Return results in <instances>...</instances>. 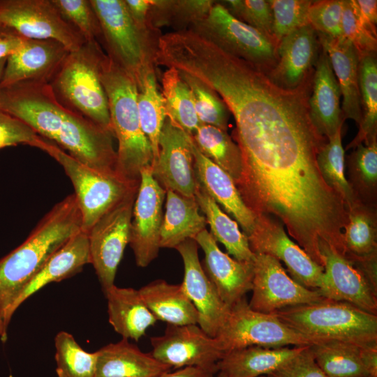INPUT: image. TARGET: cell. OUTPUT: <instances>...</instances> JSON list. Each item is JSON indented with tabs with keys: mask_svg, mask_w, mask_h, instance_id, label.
Wrapping results in <instances>:
<instances>
[{
	"mask_svg": "<svg viewBox=\"0 0 377 377\" xmlns=\"http://www.w3.org/2000/svg\"><path fill=\"white\" fill-rule=\"evenodd\" d=\"M82 225L76 198L73 193L68 195L44 215L20 245L0 259L2 322L20 290L53 253L82 229Z\"/></svg>",
	"mask_w": 377,
	"mask_h": 377,
	"instance_id": "6da1fadb",
	"label": "cell"
},
{
	"mask_svg": "<svg viewBox=\"0 0 377 377\" xmlns=\"http://www.w3.org/2000/svg\"><path fill=\"white\" fill-rule=\"evenodd\" d=\"M195 240L205 255L202 267L224 304L230 308L246 297L252 289L253 262L239 261L223 252L207 229Z\"/></svg>",
	"mask_w": 377,
	"mask_h": 377,
	"instance_id": "ac0fdd59",
	"label": "cell"
},
{
	"mask_svg": "<svg viewBox=\"0 0 377 377\" xmlns=\"http://www.w3.org/2000/svg\"><path fill=\"white\" fill-rule=\"evenodd\" d=\"M252 296L249 306L259 312L274 313L281 309L320 301V291L303 286L290 277L275 258L254 253Z\"/></svg>",
	"mask_w": 377,
	"mask_h": 377,
	"instance_id": "8fae6325",
	"label": "cell"
},
{
	"mask_svg": "<svg viewBox=\"0 0 377 377\" xmlns=\"http://www.w3.org/2000/svg\"><path fill=\"white\" fill-rule=\"evenodd\" d=\"M138 290L157 320L173 325H198V311L181 283L172 284L158 279Z\"/></svg>",
	"mask_w": 377,
	"mask_h": 377,
	"instance_id": "f1b7e54d",
	"label": "cell"
},
{
	"mask_svg": "<svg viewBox=\"0 0 377 377\" xmlns=\"http://www.w3.org/2000/svg\"><path fill=\"white\" fill-rule=\"evenodd\" d=\"M35 147L58 162L71 179L82 216V230L86 232L105 213L138 191L139 184L129 182L116 172L95 170L45 138L41 137Z\"/></svg>",
	"mask_w": 377,
	"mask_h": 377,
	"instance_id": "5b68a950",
	"label": "cell"
},
{
	"mask_svg": "<svg viewBox=\"0 0 377 377\" xmlns=\"http://www.w3.org/2000/svg\"><path fill=\"white\" fill-rule=\"evenodd\" d=\"M221 2L235 17L257 29L276 44L273 35L272 12L268 0H226Z\"/></svg>",
	"mask_w": 377,
	"mask_h": 377,
	"instance_id": "7bdbcfd3",
	"label": "cell"
},
{
	"mask_svg": "<svg viewBox=\"0 0 377 377\" xmlns=\"http://www.w3.org/2000/svg\"><path fill=\"white\" fill-rule=\"evenodd\" d=\"M25 38L15 31L3 28L0 31V59L6 58L15 52L22 45Z\"/></svg>",
	"mask_w": 377,
	"mask_h": 377,
	"instance_id": "816d5d0a",
	"label": "cell"
},
{
	"mask_svg": "<svg viewBox=\"0 0 377 377\" xmlns=\"http://www.w3.org/2000/svg\"><path fill=\"white\" fill-rule=\"evenodd\" d=\"M361 362L371 377H377V343L360 347Z\"/></svg>",
	"mask_w": 377,
	"mask_h": 377,
	"instance_id": "f5cc1de1",
	"label": "cell"
},
{
	"mask_svg": "<svg viewBox=\"0 0 377 377\" xmlns=\"http://www.w3.org/2000/svg\"><path fill=\"white\" fill-rule=\"evenodd\" d=\"M68 52L53 40L25 38L7 57L1 88L24 81L50 82Z\"/></svg>",
	"mask_w": 377,
	"mask_h": 377,
	"instance_id": "ffe728a7",
	"label": "cell"
},
{
	"mask_svg": "<svg viewBox=\"0 0 377 377\" xmlns=\"http://www.w3.org/2000/svg\"><path fill=\"white\" fill-rule=\"evenodd\" d=\"M152 0H124L126 9L136 26L145 32L154 33L149 22Z\"/></svg>",
	"mask_w": 377,
	"mask_h": 377,
	"instance_id": "681fc988",
	"label": "cell"
},
{
	"mask_svg": "<svg viewBox=\"0 0 377 377\" xmlns=\"http://www.w3.org/2000/svg\"><path fill=\"white\" fill-rule=\"evenodd\" d=\"M105 54L98 41H87L68 52L49 84L65 108L112 131L101 77Z\"/></svg>",
	"mask_w": 377,
	"mask_h": 377,
	"instance_id": "277c9868",
	"label": "cell"
},
{
	"mask_svg": "<svg viewBox=\"0 0 377 377\" xmlns=\"http://www.w3.org/2000/svg\"><path fill=\"white\" fill-rule=\"evenodd\" d=\"M198 246L195 240L190 239L175 248L184 263V274L181 284L198 311V325L209 336L216 337L229 308L205 274L198 258Z\"/></svg>",
	"mask_w": 377,
	"mask_h": 377,
	"instance_id": "2e32d148",
	"label": "cell"
},
{
	"mask_svg": "<svg viewBox=\"0 0 377 377\" xmlns=\"http://www.w3.org/2000/svg\"><path fill=\"white\" fill-rule=\"evenodd\" d=\"M353 7L364 24L376 35L377 1L351 0Z\"/></svg>",
	"mask_w": 377,
	"mask_h": 377,
	"instance_id": "f907efd6",
	"label": "cell"
},
{
	"mask_svg": "<svg viewBox=\"0 0 377 377\" xmlns=\"http://www.w3.org/2000/svg\"><path fill=\"white\" fill-rule=\"evenodd\" d=\"M302 347L252 346L233 350L224 353L219 360L218 372L226 377L267 376L295 355Z\"/></svg>",
	"mask_w": 377,
	"mask_h": 377,
	"instance_id": "4316f807",
	"label": "cell"
},
{
	"mask_svg": "<svg viewBox=\"0 0 377 377\" xmlns=\"http://www.w3.org/2000/svg\"><path fill=\"white\" fill-rule=\"evenodd\" d=\"M318 39L310 24L304 25L285 36L276 47L277 62L267 73L277 85L296 89L309 78V71L316 64Z\"/></svg>",
	"mask_w": 377,
	"mask_h": 377,
	"instance_id": "44dd1931",
	"label": "cell"
},
{
	"mask_svg": "<svg viewBox=\"0 0 377 377\" xmlns=\"http://www.w3.org/2000/svg\"><path fill=\"white\" fill-rule=\"evenodd\" d=\"M324 261L323 282L318 289L328 300L350 303L377 315V290L362 272L346 257L327 245H321Z\"/></svg>",
	"mask_w": 377,
	"mask_h": 377,
	"instance_id": "e0dca14e",
	"label": "cell"
},
{
	"mask_svg": "<svg viewBox=\"0 0 377 377\" xmlns=\"http://www.w3.org/2000/svg\"><path fill=\"white\" fill-rule=\"evenodd\" d=\"M224 353L248 346L280 348L311 346L312 342L274 313L252 309L244 297L229 308L215 337Z\"/></svg>",
	"mask_w": 377,
	"mask_h": 377,
	"instance_id": "ba28073f",
	"label": "cell"
},
{
	"mask_svg": "<svg viewBox=\"0 0 377 377\" xmlns=\"http://www.w3.org/2000/svg\"><path fill=\"white\" fill-rule=\"evenodd\" d=\"M355 148L350 158L353 175L362 187L374 189L377 182L376 139Z\"/></svg>",
	"mask_w": 377,
	"mask_h": 377,
	"instance_id": "bcb514c9",
	"label": "cell"
},
{
	"mask_svg": "<svg viewBox=\"0 0 377 377\" xmlns=\"http://www.w3.org/2000/svg\"><path fill=\"white\" fill-rule=\"evenodd\" d=\"M7 331L3 322L0 320V337L2 341H6L7 339Z\"/></svg>",
	"mask_w": 377,
	"mask_h": 377,
	"instance_id": "11a10c76",
	"label": "cell"
},
{
	"mask_svg": "<svg viewBox=\"0 0 377 377\" xmlns=\"http://www.w3.org/2000/svg\"><path fill=\"white\" fill-rule=\"evenodd\" d=\"M161 82L166 117L192 135L201 123L189 88L174 68H168L163 73Z\"/></svg>",
	"mask_w": 377,
	"mask_h": 377,
	"instance_id": "e575fe53",
	"label": "cell"
},
{
	"mask_svg": "<svg viewBox=\"0 0 377 377\" xmlns=\"http://www.w3.org/2000/svg\"><path fill=\"white\" fill-rule=\"evenodd\" d=\"M6 59H7V57L0 59V89H1V79L3 76V70L6 66Z\"/></svg>",
	"mask_w": 377,
	"mask_h": 377,
	"instance_id": "9f6ffc18",
	"label": "cell"
},
{
	"mask_svg": "<svg viewBox=\"0 0 377 377\" xmlns=\"http://www.w3.org/2000/svg\"><path fill=\"white\" fill-rule=\"evenodd\" d=\"M343 0L313 1L308 13L309 24L317 34L342 37Z\"/></svg>",
	"mask_w": 377,
	"mask_h": 377,
	"instance_id": "f6af8a7d",
	"label": "cell"
},
{
	"mask_svg": "<svg viewBox=\"0 0 377 377\" xmlns=\"http://www.w3.org/2000/svg\"><path fill=\"white\" fill-rule=\"evenodd\" d=\"M267 377H327L316 363L309 346H305L293 357Z\"/></svg>",
	"mask_w": 377,
	"mask_h": 377,
	"instance_id": "c3c4849f",
	"label": "cell"
},
{
	"mask_svg": "<svg viewBox=\"0 0 377 377\" xmlns=\"http://www.w3.org/2000/svg\"><path fill=\"white\" fill-rule=\"evenodd\" d=\"M359 88L362 118L359 131L349 147L355 148L376 139L377 128V62L376 54L360 58Z\"/></svg>",
	"mask_w": 377,
	"mask_h": 377,
	"instance_id": "d6a6232c",
	"label": "cell"
},
{
	"mask_svg": "<svg viewBox=\"0 0 377 377\" xmlns=\"http://www.w3.org/2000/svg\"><path fill=\"white\" fill-rule=\"evenodd\" d=\"M309 346L327 377H369L361 362L359 346L339 341H322Z\"/></svg>",
	"mask_w": 377,
	"mask_h": 377,
	"instance_id": "836d02e7",
	"label": "cell"
},
{
	"mask_svg": "<svg viewBox=\"0 0 377 377\" xmlns=\"http://www.w3.org/2000/svg\"><path fill=\"white\" fill-rule=\"evenodd\" d=\"M104 295L108 302L109 323L122 339L138 341L157 321L138 290L113 285Z\"/></svg>",
	"mask_w": 377,
	"mask_h": 377,
	"instance_id": "484cf974",
	"label": "cell"
},
{
	"mask_svg": "<svg viewBox=\"0 0 377 377\" xmlns=\"http://www.w3.org/2000/svg\"><path fill=\"white\" fill-rule=\"evenodd\" d=\"M89 263L88 235L81 229L53 253L20 290L4 315L3 323L6 329L8 330L15 311L29 297L52 282H59L72 276Z\"/></svg>",
	"mask_w": 377,
	"mask_h": 377,
	"instance_id": "d6986e66",
	"label": "cell"
},
{
	"mask_svg": "<svg viewBox=\"0 0 377 377\" xmlns=\"http://www.w3.org/2000/svg\"><path fill=\"white\" fill-rule=\"evenodd\" d=\"M191 147L198 183L217 204L235 219L248 237L255 228L256 216L244 202L234 180L199 151L192 137Z\"/></svg>",
	"mask_w": 377,
	"mask_h": 377,
	"instance_id": "7402d4cb",
	"label": "cell"
},
{
	"mask_svg": "<svg viewBox=\"0 0 377 377\" xmlns=\"http://www.w3.org/2000/svg\"><path fill=\"white\" fill-rule=\"evenodd\" d=\"M188 29L266 73L276 64L277 45L257 29L235 17L221 3L215 2L207 15Z\"/></svg>",
	"mask_w": 377,
	"mask_h": 377,
	"instance_id": "52a82bcc",
	"label": "cell"
},
{
	"mask_svg": "<svg viewBox=\"0 0 377 377\" xmlns=\"http://www.w3.org/2000/svg\"><path fill=\"white\" fill-rule=\"evenodd\" d=\"M273 17V35L276 44L292 31L309 24V0H268Z\"/></svg>",
	"mask_w": 377,
	"mask_h": 377,
	"instance_id": "60d3db41",
	"label": "cell"
},
{
	"mask_svg": "<svg viewBox=\"0 0 377 377\" xmlns=\"http://www.w3.org/2000/svg\"><path fill=\"white\" fill-rule=\"evenodd\" d=\"M195 198L209 226V233L216 242L224 245L228 254L239 261L253 262L255 253L250 248L247 236L241 232L236 221L223 212L198 183Z\"/></svg>",
	"mask_w": 377,
	"mask_h": 377,
	"instance_id": "f546056e",
	"label": "cell"
},
{
	"mask_svg": "<svg viewBox=\"0 0 377 377\" xmlns=\"http://www.w3.org/2000/svg\"><path fill=\"white\" fill-rule=\"evenodd\" d=\"M369 377H371V376H369Z\"/></svg>",
	"mask_w": 377,
	"mask_h": 377,
	"instance_id": "91938a15",
	"label": "cell"
},
{
	"mask_svg": "<svg viewBox=\"0 0 377 377\" xmlns=\"http://www.w3.org/2000/svg\"><path fill=\"white\" fill-rule=\"evenodd\" d=\"M40 138L27 124L0 110V149L17 145H28L35 147Z\"/></svg>",
	"mask_w": 377,
	"mask_h": 377,
	"instance_id": "7dc6e473",
	"label": "cell"
},
{
	"mask_svg": "<svg viewBox=\"0 0 377 377\" xmlns=\"http://www.w3.org/2000/svg\"><path fill=\"white\" fill-rule=\"evenodd\" d=\"M218 373H219L218 377H226L222 373H221V372H218ZM261 377H267V376H261Z\"/></svg>",
	"mask_w": 377,
	"mask_h": 377,
	"instance_id": "6f0895ef",
	"label": "cell"
},
{
	"mask_svg": "<svg viewBox=\"0 0 377 377\" xmlns=\"http://www.w3.org/2000/svg\"><path fill=\"white\" fill-rule=\"evenodd\" d=\"M191 136L205 157L227 172L235 184L239 180L242 172L241 152L227 131L201 124Z\"/></svg>",
	"mask_w": 377,
	"mask_h": 377,
	"instance_id": "4dcf8cb0",
	"label": "cell"
},
{
	"mask_svg": "<svg viewBox=\"0 0 377 377\" xmlns=\"http://www.w3.org/2000/svg\"><path fill=\"white\" fill-rule=\"evenodd\" d=\"M137 104L141 128L151 146L154 162L158 153L161 131L167 117L154 67L144 73L138 84Z\"/></svg>",
	"mask_w": 377,
	"mask_h": 377,
	"instance_id": "1f68e13d",
	"label": "cell"
},
{
	"mask_svg": "<svg viewBox=\"0 0 377 377\" xmlns=\"http://www.w3.org/2000/svg\"><path fill=\"white\" fill-rule=\"evenodd\" d=\"M98 17L107 55L130 73L138 84L154 67L158 37L140 29L131 17L124 0H90Z\"/></svg>",
	"mask_w": 377,
	"mask_h": 377,
	"instance_id": "8992f818",
	"label": "cell"
},
{
	"mask_svg": "<svg viewBox=\"0 0 377 377\" xmlns=\"http://www.w3.org/2000/svg\"><path fill=\"white\" fill-rule=\"evenodd\" d=\"M274 313L312 344L322 341H343L359 347L377 343V315L348 302L324 298Z\"/></svg>",
	"mask_w": 377,
	"mask_h": 377,
	"instance_id": "3957f363",
	"label": "cell"
},
{
	"mask_svg": "<svg viewBox=\"0 0 377 377\" xmlns=\"http://www.w3.org/2000/svg\"><path fill=\"white\" fill-rule=\"evenodd\" d=\"M215 2L210 0H152L149 14L151 26L155 30L165 24H170L176 29L175 31L188 29L207 15Z\"/></svg>",
	"mask_w": 377,
	"mask_h": 377,
	"instance_id": "8d00e7d4",
	"label": "cell"
},
{
	"mask_svg": "<svg viewBox=\"0 0 377 377\" xmlns=\"http://www.w3.org/2000/svg\"><path fill=\"white\" fill-rule=\"evenodd\" d=\"M315 64L309 116L317 132L330 138L342 128L344 121L340 107L341 94L329 57L322 47Z\"/></svg>",
	"mask_w": 377,
	"mask_h": 377,
	"instance_id": "603a6c76",
	"label": "cell"
},
{
	"mask_svg": "<svg viewBox=\"0 0 377 377\" xmlns=\"http://www.w3.org/2000/svg\"><path fill=\"white\" fill-rule=\"evenodd\" d=\"M3 28H4V27H3V26L1 24V22H0V31H1V30H3Z\"/></svg>",
	"mask_w": 377,
	"mask_h": 377,
	"instance_id": "680465c9",
	"label": "cell"
},
{
	"mask_svg": "<svg viewBox=\"0 0 377 377\" xmlns=\"http://www.w3.org/2000/svg\"><path fill=\"white\" fill-rule=\"evenodd\" d=\"M56 372L58 377H95L97 351L84 350L68 332L61 331L54 338Z\"/></svg>",
	"mask_w": 377,
	"mask_h": 377,
	"instance_id": "74e56055",
	"label": "cell"
},
{
	"mask_svg": "<svg viewBox=\"0 0 377 377\" xmlns=\"http://www.w3.org/2000/svg\"><path fill=\"white\" fill-rule=\"evenodd\" d=\"M154 178L165 191L195 197L198 185L191 136L166 117L158 140V153L152 163Z\"/></svg>",
	"mask_w": 377,
	"mask_h": 377,
	"instance_id": "9a60e30c",
	"label": "cell"
},
{
	"mask_svg": "<svg viewBox=\"0 0 377 377\" xmlns=\"http://www.w3.org/2000/svg\"><path fill=\"white\" fill-rule=\"evenodd\" d=\"M101 77L108 98L111 127L118 142L116 171L126 180L140 184L141 170L151 165L154 157L140 125L137 82L107 54Z\"/></svg>",
	"mask_w": 377,
	"mask_h": 377,
	"instance_id": "7a4b0ae2",
	"label": "cell"
},
{
	"mask_svg": "<svg viewBox=\"0 0 377 377\" xmlns=\"http://www.w3.org/2000/svg\"><path fill=\"white\" fill-rule=\"evenodd\" d=\"M215 373L204 369L186 367L178 369L175 371L166 372L159 377H214Z\"/></svg>",
	"mask_w": 377,
	"mask_h": 377,
	"instance_id": "db71d44e",
	"label": "cell"
},
{
	"mask_svg": "<svg viewBox=\"0 0 377 377\" xmlns=\"http://www.w3.org/2000/svg\"><path fill=\"white\" fill-rule=\"evenodd\" d=\"M63 17L72 24L87 41L101 38L98 17L90 0H52Z\"/></svg>",
	"mask_w": 377,
	"mask_h": 377,
	"instance_id": "b9f144b4",
	"label": "cell"
},
{
	"mask_svg": "<svg viewBox=\"0 0 377 377\" xmlns=\"http://www.w3.org/2000/svg\"><path fill=\"white\" fill-rule=\"evenodd\" d=\"M248 240L253 253H265L283 262L291 277L300 284L310 289L320 288L324 268L288 237L279 220L269 216H257Z\"/></svg>",
	"mask_w": 377,
	"mask_h": 377,
	"instance_id": "4fadbf2b",
	"label": "cell"
},
{
	"mask_svg": "<svg viewBox=\"0 0 377 377\" xmlns=\"http://www.w3.org/2000/svg\"><path fill=\"white\" fill-rule=\"evenodd\" d=\"M95 377H159L171 368L122 339L99 350Z\"/></svg>",
	"mask_w": 377,
	"mask_h": 377,
	"instance_id": "d4e9b609",
	"label": "cell"
},
{
	"mask_svg": "<svg viewBox=\"0 0 377 377\" xmlns=\"http://www.w3.org/2000/svg\"><path fill=\"white\" fill-rule=\"evenodd\" d=\"M0 22L25 38L57 41L68 52L86 43L52 0H0Z\"/></svg>",
	"mask_w": 377,
	"mask_h": 377,
	"instance_id": "9c48e42d",
	"label": "cell"
},
{
	"mask_svg": "<svg viewBox=\"0 0 377 377\" xmlns=\"http://www.w3.org/2000/svg\"><path fill=\"white\" fill-rule=\"evenodd\" d=\"M137 192L115 205L87 232L91 263L103 293L114 285L117 267L129 243L133 208Z\"/></svg>",
	"mask_w": 377,
	"mask_h": 377,
	"instance_id": "30bf717a",
	"label": "cell"
},
{
	"mask_svg": "<svg viewBox=\"0 0 377 377\" xmlns=\"http://www.w3.org/2000/svg\"><path fill=\"white\" fill-rule=\"evenodd\" d=\"M317 161L323 179L341 196L347 206L348 211L361 202L345 176L341 128L328 138V142L320 149L317 156Z\"/></svg>",
	"mask_w": 377,
	"mask_h": 377,
	"instance_id": "d590c367",
	"label": "cell"
},
{
	"mask_svg": "<svg viewBox=\"0 0 377 377\" xmlns=\"http://www.w3.org/2000/svg\"><path fill=\"white\" fill-rule=\"evenodd\" d=\"M165 195L166 191L154 178L151 165L144 168L133 205L128 243L140 267H147L158 256Z\"/></svg>",
	"mask_w": 377,
	"mask_h": 377,
	"instance_id": "5bb4252c",
	"label": "cell"
},
{
	"mask_svg": "<svg viewBox=\"0 0 377 377\" xmlns=\"http://www.w3.org/2000/svg\"><path fill=\"white\" fill-rule=\"evenodd\" d=\"M342 37L357 50L359 57L376 53L377 35L373 34L358 17L351 0H343Z\"/></svg>",
	"mask_w": 377,
	"mask_h": 377,
	"instance_id": "ee69618b",
	"label": "cell"
},
{
	"mask_svg": "<svg viewBox=\"0 0 377 377\" xmlns=\"http://www.w3.org/2000/svg\"><path fill=\"white\" fill-rule=\"evenodd\" d=\"M165 212L160 230V247L175 249L206 229L207 221L200 214L195 198L166 191Z\"/></svg>",
	"mask_w": 377,
	"mask_h": 377,
	"instance_id": "83f0119b",
	"label": "cell"
},
{
	"mask_svg": "<svg viewBox=\"0 0 377 377\" xmlns=\"http://www.w3.org/2000/svg\"><path fill=\"white\" fill-rule=\"evenodd\" d=\"M151 354L171 369L195 367L218 373L224 353L217 339L198 325L167 324L164 333L150 339Z\"/></svg>",
	"mask_w": 377,
	"mask_h": 377,
	"instance_id": "7c38bea8",
	"label": "cell"
},
{
	"mask_svg": "<svg viewBox=\"0 0 377 377\" xmlns=\"http://www.w3.org/2000/svg\"><path fill=\"white\" fill-rule=\"evenodd\" d=\"M348 256H366L376 253V228L373 214L360 202L348 210L343 230Z\"/></svg>",
	"mask_w": 377,
	"mask_h": 377,
	"instance_id": "f35d334b",
	"label": "cell"
},
{
	"mask_svg": "<svg viewBox=\"0 0 377 377\" xmlns=\"http://www.w3.org/2000/svg\"><path fill=\"white\" fill-rule=\"evenodd\" d=\"M179 73L190 89L200 123L227 131L230 112L221 98L198 79L182 72Z\"/></svg>",
	"mask_w": 377,
	"mask_h": 377,
	"instance_id": "ab89813d",
	"label": "cell"
},
{
	"mask_svg": "<svg viewBox=\"0 0 377 377\" xmlns=\"http://www.w3.org/2000/svg\"><path fill=\"white\" fill-rule=\"evenodd\" d=\"M317 34V33H316ZM318 42L330 59L343 96V118L352 119L358 125L361 121L359 88L358 53L353 45L343 37L334 38L317 34Z\"/></svg>",
	"mask_w": 377,
	"mask_h": 377,
	"instance_id": "cb8c5ba5",
	"label": "cell"
}]
</instances>
